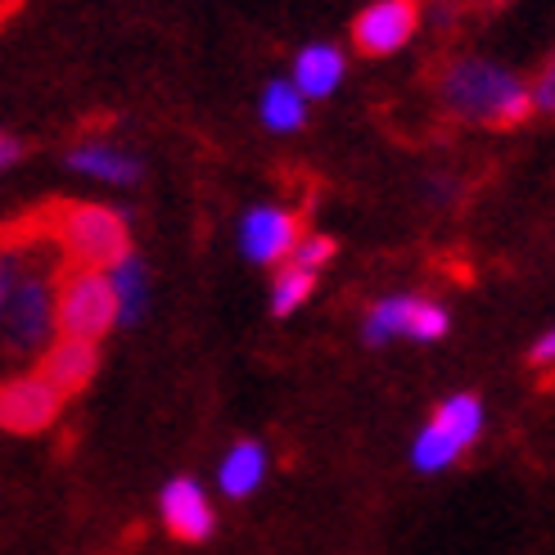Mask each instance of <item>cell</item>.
<instances>
[{
    "label": "cell",
    "mask_w": 555,
    "mask_h": 555,
    "mask_svg": "<svg viewBox=\"0 0 555 555\" xmlns=\"http://www.w3.org/2000/svg\"><path fill=\"white\" fill-rule=\"evenodd\" d=\"M0 312H5V344L14 352H46L60 330V289L50 271L33 267L10 248L5 275H0Z\"/></svg>",
    "instance_id": "cell-2"
},
{
    "label": "cell",
    "mask_w": 555,
    "mask_h": 555,
    "mask_svg": "<svg viewBox=\"0 0 555 555\" xmlns=\"http://www.w3.org/2000/svg\"><path fill=\"white\" fill-rule=\"evenodd\" d=\"M267 448L262 442H254V438H240L235 448L221 456V465H217V488L231 496V502H244V496H254L258 488H262V479H267Z\"/></svg>",
    "instance_id": "cell-13"
},
{
    "label": "cell",
    "mask_w": 555,
    "mask_h": 555,
    "mask_svg": "<svg viewBox=\"0 0 555 555\" xmlns=\"http://www.w3.org/2000/svg\"><path fill=\"white\" fill-rule=\"evenodd\" d=\"M533 104H538V114H551L555 118V54H551L546 68L533 81Z\"/></svg>",
    "instance_id": "cell-19"
},
{
    "label": "cell",
    "mask_w": 555,
    "mask_h": 555,
    "mask_svg": "<svg viewBox=\"0 0 555 555\" xmlns=\"http://www.w3.org/2000/svg\"><path fill=\"white\" fill-rule=\"evenodd\" d=\"M415 27H421V5L415 0H375L352 18V46L379 60V54H398Z\"/></svg>",
    "instance_id": "cell-7"
},
{
    "label": "cell",
    "mask_w": 555,
    "mask_h": 555,
    "mask_svg": "<svg viewBox=\"0 0 555 555\" xmlns=\"http://www.w3.org/2000/svg\"><path fill=\"white\" fill-rule=\"evenodd\" d=\"M68 168L81 177H95L104 185H135L145 177V163L131 150L114 145V141H81L68 150Z\"/></svg>",
    "instance_id": "cell-11"
},
{
    "label": "cell",
    "mask_w": 555,
    "mask_h": 555,
    "mask_svg": "<svg viewBox=\"0 0 555 555\" xmlns=\"http://www.w3.org/2000/svg\"><path fill=\"white\" fill-rule=\"evenodd\" d=\"M529 362L533 366H555V330H546V335L529 348Z\"/></svg>",
    "instance_id": "cell-20"
},
{
    "label": "cell",
    "mask_w": 555,
    "mask_h": 555,
    "mask_svg": "<svg viewBox=\"0 0 555 555\" xmlns=\"http://www.w3.org/2000/svg\"><path fill=\"white\" fill-rule=\"evenodd\" d=\"M348 73V60H344V50L339 46H330V41H312V46H302L294 54V81H298V91L308 95V100H325V95H335L339 91V81Z\"/></svg>",
    "instance_id": "cell-12"
},
{
    "label": "cell",
    "mask_w": 555,
    "mask_h": 555,
    "mask_svg": "<svg viewBox=\"0 0 555 555\" xmlns=\"http://www.w3.org/2000/svg\"><path fill=\"white\" fill-rule=\"evenodd\" d=\"M330 258H335V240H330V235H302L289 262L302 267V271H321Z\"/></svg>",
    "instance_id": "cell-18"
},
{
    "label": "cell",
    "mask_w": 555,
    "mask_h": 555,
    "mask_svg": "<svg viewBox=\"0 0 555 555\" xmlns=\"http://www.w3.org/2000/svg\"><path fill=\"white\" fill-rule=\"evenodd\" d=\"M312 289H317V271H302V267L285 262L281 271H275V281H271V312L275 317L298 312L302 302L312 298Z\"/></svg>",
    "instance_id": "cell-17"
},
{
    "label": "cell",
    "mask_w": 555,
    "mask_h": 555,
    "mask_svg": "<svg viewBox=\"0 0 555 555\" xmlns=\"http://www.w3.org/2000/svg\"><path fill=\"white\" fill-rule=\"evenodd\" d=\"M54 388H60L64 398H73V393H81L91 379H95V371H100V348H95V339H73V335H60L46 352H41V366H37Z\"/></svg>",
    "instance_id": "cell-10"
},
{
    "label": "cell",
    "mask_w": 555,
    "mask_h": 555,
    "mask_svg": "<svg viewBox=\"0 0 555 555\" xmlns=\"http://www.w3.org/2000/svg\"><path fill=\"white\" fill-rule=\"evenodd\" d=\"M415 312H421V298H415V294H388V298H379L375 308L366 312L362 339L371 348H384V344H393V339H411Z\"/></svg>",
    "instance_id": "cell-14"
},
{
    "label": "cell",
    "mask_w": 555,
    "mask_h": 555,
    "mask_svg": "<svg viewBox=\"0 0 555 555\" xmlns=\"http://www.w3.org/2000/svg\"><path fill=\"white\" fill-rule=\"evenodd\" d=\"M114 325H122L118 312V294L108 271L95 267H77L73 275L60 281V330L73 339H104Z\"/></svg>",
    "instance_id": "cell-5"
},
{
    "label": "cell",
    "mask_w": 555,
    "mask_h": 555,
    "mask_svg": "<svg viewBox=\"0 0 555 555\" xmlns=\"http://www.w3.org/2000/svg\"><path fill=\"white\" fill-rule=\"evenodd\" d=\"M258 118L267 131L275 135H289L298 127H308V95L298 91L294 77H281V81H267V91L258 100Z\"/></svg>",
    "instance_id": "cell-15"
},
{
    "label": "cell",
    "mask_w": 555,
    "mask_h": 555,
    "mask_svg": "<svg viewBox=\"0 0 555 555\" xmlns=\"http://www.w3.org/2000/svg\"><path fill=\"white\" fill-rule=\"evenodd\" d=\"M108 281H114V294H118L122 325H135L150 308V271H145V262L135 254H127L118 267H108Z\"/></svg>",
    "instance_id": "cell-16"
},
{
    "label": "cell",
    "mask_w": 555,
    "mask_h": 555,
    "mask_svg": "<svg viewBox=\"0 0 555 555\" xmlns=\"http://www.w3.org/2000/svg\"><path fill=\"white\" fill-rule=\"evenodd\" d=\"M158 515H163V524H168V533L177 542H208L212 529H217V511L208 502V492H204L199 479H190V475H177V479L163 483Z\"/></svg>",
    "instance_id": "cell-9"
},
{
    "label": "cell",
    "mask_w": 555,
    "mask_h": 555,
    "mask_svg": "<svg viewBox=\"0 0 555 555\" xmlns=\"http://www.w3.org/2000/svg\"><path fill=\"white\" fill-rule=\"evenodd\" d=\"M60 411H64V393L41 371L14 375L0 388V425L10 434H41L60 421Z\"/></svg>",
    "instance_id": "cell-6"
},
{
    "label": "cell",
    "mask_w": 555,
    "mask_h": 555,
    "mask_svg": "<svg viewBox=\"0 0 555 555\" xmlns=\"http://www.w3.org/2000/svg\"><path fill=\"white\" fill-rule=\"evenodd\" d=\"M483 434V402L475 393H452L448 402H438L434 415L425 421V429L411 442V465L421 475H438V469H452Z\"/></svg>",
    "instance_id": "cell-4"
},
{
    "label": "cell",
    "mask_w": 555,
    "mask_h": 555,
    "mask_svg": "<svg viewBox=\"0 0 555 555\" xmlns=\"http://www.w3.org/2000/svg\"><path fill=\"white\" fill-rule=\"evenodd\" d=\"M14 158H18V141H14V135H5V141H0V163H5V168H10Z\"/></svg>",
    "instance_id": "cell-21"
},
{
    "label": "cell",
    "mask_w": 555,
    "mask_h": 555,
    "mask_svg": "<svg viewBox=\"0 0 555 555\" xmlns=\"http://www.w3.org/2000/svg\"><path fill=\"white\" fill-rule=\"evenodd\" d=\"M50 231L77 267L108 271L131 254V231H127L122 212L104 208V204H54Z\"/></svg>",
    "instance_id": "cell-3"
},
{
    "label": "cell",
    "mask_w": 555,
    "mask_h": 555,
    "mask_svg": "<svg viewBox=\"0 0 555 555\" xmlns=\"http://www.w3.org/2000/svg\"><path fill=\"white\" fill-rule=\"evenodd\" d=\"M298 217L289 208H275V204H262V208H248L244 221H240V248L248 262L258 267H275L294 258L298 248Z\"/></svg>",
    "instance_id": "cell-8"
},
{
    "label": "cell",
    "mask_w": 555,
    "mask_h": 555,
    "mask_svg": "<svg viewBox=\"0 0 555 555\" xmlns=\"http://www.w3.org/2000/svg\"><path fill=\"white\" fill-rule=\"evenodd\" d=\"M438 104L448 118L475 127H519L529 114H538L529 81L483 54H465L438 73Z\"/></svg>",
    "instance_id": "cell-1"
}]
</instances>
